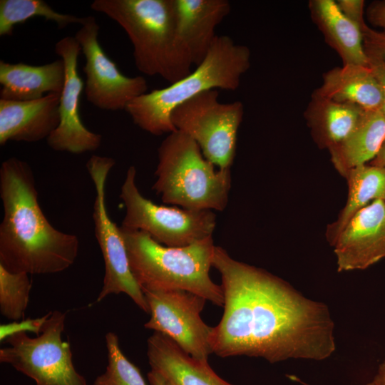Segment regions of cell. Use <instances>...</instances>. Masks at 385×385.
I'll return each instance as SVG.
<instances>
[{"label": "cell", "mask_w": 385, "mask_h": 385, "mask_svg": "<svg viewBox=\"0 0 385 385\" xmlns=\"http://www.w3.org/2000/svg\"><path fill=\"white\" fill-rule=\"evenodd\" d=\"M212 265L220 274L224 312L210 338L220 357L323 360L335 350L327 307L309 299L280 278L233 259L215 246Z\"/></svg>", "instance_id": "obj_1"}, {"label": "cell", "mask_w": 385, "mask_h": 385, "mask_svg": "<svg viewBox=\"0 0 385 385\" xmlns=\"http://www.w3.org/2000/svg\"><path fill=\"white\" fill-rule=\"evenodd\" d=\"M0 198V265L12 273L61 272L75 262L78 237L57 230L38 202L33 171L16 157L2 162Z\"/></svg>", "instance_id": "obj_2"}, {"label": "cell", "mask_w": 385, "mask_h": 385, "mask_svg": "<svg viewBox=\"0 0 385 385\" xmlns=\"http://www.w3.org/2000/svg\"><path fill=\"white\" fill-rule=\"evenodd\" d=\"M120 229L131 272L143 292L184 290L223 307L222 286L210 276L212 237L184 247H167L144 232Z\"/></svg>", "instance_id": "obj_3"}, {"label": "cell", "mask_w": 385, "mask_h": 385, "mask_svg": "<svg viewBox=\"0 0 385 385\" xmlns=\"http://www.w3.org/2000/svg\"><path fill=\"white\" fill-rule=\"evenodd\" d=\"M91 8L123 29L141 73L170 84L192 71L178 40L173 0H94Z\"/></svg>", "instance_id": "obj_4"}, {"label": "cell", "mask_w": 385, "mask_h": 385, "mask_svg": "<svg viewBox=\"0 0 385 385\" xmlns=\"http://www.w3.org/2000/svg\"><path fill=\"white\" fill-rule=\"evenodd\" d=\"M251 53L229 36L217 35L206 57L188 76L168 86L154 89L132 100L125 111L133 122L154 135L176 130L173 109L197 94L212 89L235 91L250 67Z\"/></svg>", "instance_id": "obj_5"}, {"label": "cell", "mask_w": 385, "mask_h": 385, "mask_svg": "<svg viewBox=\"0 0 385 385\" xmlns=\"http://www.w3.org/2000/svg\"><path fill=\"white\" fill-rule=\"evenodd\" d=\"M153 189L167 205L194 210H224L231 188L230 169H215L198 145L175 130L158 148Z\"/></svg>", "instance_id": "obj_6"}, {"label": "cell", "mask_w": 385, "mask_h": 385, "mask_svg": "<svg viewBox=\"0 0 385 385\" xmlns=\"http://www.w3.org/2000/svg\"><path fill=\"white\" fill-rule=\"evenodd\" d=\"M66 315L49 312L36 337L25 332L8 337L9 346L0 349L1 363L32 379L36 385H88L73 365L69 343L62 339Z\"/></svg>", "instance_id": "obj_7"}, {"label": "cell", "mask_w": 385, "mask_h": 385, "mask_svg": "<svg viewBox=\"0 0 385 385\" xmlns=\"http://www.w3.org/2000/svg\"><path fill=\"white\" fill-rule=\"evenodd\" d=\"M136 175L135 166H130L120 188L125 208L120 227L144 232L167 247H184L212 237L217 225L213 211L158 205L139 191Z\"/></svg>", "instance_id": "obj_8"}, {"label": "cell", "mask_w": 385, "mask_h": 385, "mask_svg": "<svg viewBox=\"0 0 385 385\" xmlns=\"http://www.w3.org/2000/svg\"><path fill=\"white\" fill-rule=\"evenodd\" d=\"M216 89L203 91L175 107L170 119L175 129L192 138L204 157L220 169H230L236 153L244 106L218 101Z\"/></svg>", "instance_id": "obj_9"}, {"label": "cell", "mask_w": 385, "mask_h": 385, "mask_svg": "<svg viewBox=\"0 0 385 385\" xmlns=\"http://www.w3.org/2000/svg\"><path fill=\"white\" fill-rule=\"evenodd\" d=\"M115 164L113 158L97 155H92L86 163L96 191L93 211L94 233L105 268L103 287L96 302H101L110 294L124 293L140 309L150 314L145 295L131 272L120 227L112 221L106 208V183Z\"/></svg>", "instance_id": "obj_10"}, {"label": "cell", "mask_w": 385, "mask_h": 385, "mask_svg": "<svg viewBox=\"0 0 385 385\" xmlns=\"http://www.w3.org/2000/svg\"><path fill=\"white\" fill-rule=\"evenodd\" d=\"M143 294L150 314L144 327L166 335L192 357L208 361L212 353L210 342L212 327L200 317L207 300L179 289Z\"/></svg>", "instance_id": "obj_11"}, {"label": "cell", "mask_w": 385, "mask_h": 385, "mask_svg": "<svg viewBox=\"0 0 385 385\" xmlns=\"http://www.w3.org/2000/svg\"><path fill=\"white\" fill-rule=\"evenodd\" d=\"M99 29L95 17L86 16L74 36L86 58V97L102 110H125L132 100L147 93L148 83L143 76L129 77L120 72L98 42Z\"/></svg>", "instance_id": "obj_12"}, {"label": "cell", "mask_w": 385, "mask_h": 385, "mask_svg": "<svg viewBox=\"0 0 385 385\" xmlns=\"http://www.w3.org/2000/svg\"><path fill=\"white\" fill-rule=\"evenodd\" d=\"M81 51L74 36H65L55 45L56 53L65 64V81L60 94V122L46 139L53 150L81 154L97 150L102 136L88 129L81 119L79 103L84 83L78 71V58Z\"/></svg>", "instance_id": "obj_13"}, {"label": "cell", "mask_w": 385, "mask_h": 385, "mask_svg": "<svg viewBox=\"0 0 385 385\" xmlns=\"http://www.w3.org/2000/svg\"><path fill=\"white\" fill-rule=\"evenodd\" d=\"M338 271L364 270L385 258V200L357 212L332 245Z\"/></svg>", "instance_id": "obj_14"}, {"label": "cell", "mask_w": 385, "mask_h": 385, "mask_svg": "<svg viewBox=\"0 0 385 385\" xmlns=\"http://www.w3.org/2000/svg\"><path fill=\"white\" fill-rule=\"evenodd\" d=\"M177 34L192 66H198L209 52L217 26L231 11L227 0H173Z\"/></svg>", "instance_id": "obj_15"}, {"label": "cell", "mask_w": 385, "mask_h": 385, "mask_svg": "<svg viewBox=\"0 0 385 385\" xmlns=\"http://www.w3.org/2000/svg\"><path fill=\"white\" fill-rule=\"evenodd\" d=\"M60 94L26 101L0 99V145L47 139L60 122Z\"/></svg>", "instance_id": "obj_16"}, {"label": "cell", "mask_w": 385, "mask_h": 385, "mask_svg": "<svg viewBox=\"0 0 385 385\" xmlns=\"http://www.w3.org/2000/svg\"><path fill=\"white\" fill-rule=\"evenodd\" d=\"M150 370L170 385H233L220 378L208 361L197 360L166 335L154 333L147 341Z\"/></svg>", "instance_id": "obj_17"}, {"label": "cell", "mask_w": 385, "mask_h": 385, "mask_svg": "<svg viewBox=\"0 0 385 385\" xmlns=\"http://www.w3.org/2000/svg\"><path fill=\"white\" fill-rule=\"evenodd\" d=\"M65 81L62 58L41 66L0 61V99L26 101L61 93Z\"/></svg>", "instance_id": "obj_18"}, {"label": "cell", "mask_w": 385, "mask_h": 385, "mask_svg": "<svg viewBox=\"0 0 385 385\" xmlns=\"http://www.w3.org/2000/svg\"><path fill=\"white\" fill-rule=\"evenodd\" d=\"M309 9L312 21L343 65L368 66L361 29L342 13L335 1L311 0Z\"/></svg>", "instance_id": "obj_19"}, {"label": "cell", "mask_w": 385, "mask_h": 385, "mask_svg": "<svg viewBox=\"0 0 385 385\" xmlns=\"http://www.w3.org/2000/svg\"><path fill=\"white\" fill-rule=\"evenodd\" d=\"M315 91L333 101L356 104L365 110H381L382 92L368 66L335 67L323 75L322 83Z\"/></svg>", "instance_id": "obj_20"}, {"label": "cell", "mask_w": 385, "mask_h": 385, "mask_svg": "<svg viewBox=\"0 0 385 385\" xmlns=\"http://www.w3.org/2000/svg\"><path fill=\"white\" fill-rule=\"evenodd\" d=\"M364 111L359 106L337 102L314 91L304 116L316 142L329 150L347 137Z\"/></svg>", "instance_id": "obj_21"}, {"label": "cell", "mask_w": 385, "mask_h": 385, "mask_svg": "<svg viewBox=\"0 0 385 385\" xmlns=\"http://www.w3.org/2000/svg\"><path fill=\"white\" fill-rule=\"evenodd\" d=\"M385 138V115L381 109L365 110L355 127L337 146L329 150L339 173L371 162Z\"/></svg>", "instance_id": "obj_22"}, {"label": "cell", "mask_w": 385, "mask_h": 385, "mask_svg": "<svg viewBox=\"0 0 385 385\" xmlns=\"http://www.w3.org/2000/svg\"><path fill=\"white\" fill-rule=\"evenodd\" d=\"M349 195L337 220L327 230L332 245L342 230L360 210L376 200H385V168L364 164L347 171Z\"/></svg>", "instance_id": "obj_23"}, {"label": "cell", "mask_w": 385, "mask_h": 385, "mask_svg": "<svg viewBox=\"0 0 385 385\" xmlns=\"http://www.w3.org/2000/svg\"><path fill=\"white\" fill-rule=\"evenodd\" d=\"M34 17L55 22L58 29L71 24H82L84 21V17L57 12L43 0H1L0 36H11L16 24Z\"/></svg>", "instance_id": "obj_24"}, {"label": "cell", "mask_w": 385, "mask_h": 385, "mask_svg": "<svg viewBox=\"0 0 385 385\" xmlns=\"http://www.w3.org/2000/svg\"><path fill=\"white\" fill-rule=\"evenodd\" d=\"M105 339L108 364L93 385H147L139 369L121 351L118 336L109 332Z\"/></svg>", "instance_id": "obj_25"}, {"label": "cell", "mask_w": 385, "mask_h": 385, "mask_svg": "<svg viewBox=\"0 0 385 385\" xmlns=\"http://www.w3.org/2000/svg\"><path fill=\"white\" fill-rule=\"evenodd\" d=\"M32 283L26 273H12L0 265V312L14 322L22 319Z\"/></svg>", "instance_id": "obj_26"}, {"label": "cell", "mask_w": 385, "mask_h": 385, "mask_svg": "<svg viewBox=\"0 0 385 385\" xmlns=\"http://www.w3.org/2000/svg\"><path fill=\"white\" fill-rule=\"evenodd\" d=\"M364 46L385 61V33L369 27L366 24L361 28Z\"/></svg>", "instance_id": "obj_27"}, {"label": "cell", "mask_w": 385, "mask_h": 385, "mask_svg": "<svg viewBox=\"0 0 385 385\" xmlns=\"http://www.w3.org/2000/svg\"><path fill=\"white\" fill-rule=\"evenodd\" d=\"M46 319V314L36 319H26L19 323L14 322L12 324L1 325V340L6 339L13 334L26 331L33 332L38 335Z\"/></svg>", "instance_id": "obj_28"}, {"label": "cell", "mask_w": 385, "mask_h": 385, "mask_svg": "<svg viewBox=\"0 0 385 385\" xmlns=\"http://www.w3.org/2000/svg\"><path fill=\"white\" fill-rule=\"evenodd\" d=\"M336 2L342 13L361 29L366 24L364 0H339Z\"/></svg>", "instance_id": "obj_29"}, {"label": "cell", "mask_w": 385, "mask_h": 385, "mask_svg": "<svg viewBox=\"0 0 385 385\" xmlns=\"http://www.w3.org/2000/svg\"><path fill=\"white\" fill-rule=\"evenodd\" d=\"M366 53L368 57V66L377 80L382 92L381 111L385 115V61L369 51H366Z\"/></svg>", "instance_id": "obj_30"}, {"label": "cell", "mask_w": 385, "mask_h": 385, "mask_svg": "<svg viewBox=\"0 0 385 385\" xmlns=\"http://www.w3.org/2000/svg\"><path fill=\"white\" fill-rule=\"evenodd\" d=\"M366 17L372 25L385 33V0L371 2L366 9Z\"/></svg>", "instance_id": "obj_31"}, {"label": "cell", "mask_w": 385, "mask_h": 385, "mask_svg": "<svg viewBox=\"0 0 385 385\" xmlns=\"http://www.w3.org/2000/svg\"><path fill=\"white\" fill-rule=\"evenodd\" d=\"M366 385H385V359L379 364L374 378Z\"/></svg>", "instance_id": "obj_32"}, {"label": "cell", "mask_w": 385, "mask_h": 385, "mask_svg": "<svg viewBox=\"0 0 385 385\" xmlns=\"http://www.w3.org/2000/svg\"><path fill=\"white\" fill-rule=\"evenodd\" d=\"M375 166L385 168V138L375 158L370 162Z\"/></svg>", "instance_id": "obj_33"}, {"label": "cell", "mask_w": 385, "mask_h": 385, "mask_svg": "<svg viewBox=\"0 0 385 385\" xmlns=\"http://www.w3.org/2000/svg\"><path fill=\"white\" fill-rule=\"evenodd\" d=\"M148 379L151 385H170L161 376L152 370L148 373Z\"/></svg>", "instance_id": "obj_34"}]
</instances>
